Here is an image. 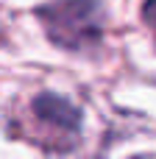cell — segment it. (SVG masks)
I'll return each instance as SVG.
<instances>
[{"instance_id": "3", "label": "cell", "mask_w": 156, "mask_h": 159, "mask_svg": "<svg viewBox=\"0 0 156 159\" xmlns=\"http://www.w3.org/2000/svg\"><path fill=\"white\" fill-rule=\"evenodd\" d=\"M142 17H145L148 28L154 31V36H156V0H145V6H142Z\"/></svg>"}, {"instance_id": "2", "label": "cell", "mask_w": 156, "mask_h": 159, "mask_svg": "<svg viewBox=\"0 0 156 159\" xmlns=\"http://www.w3.org/2000/svg\"><path fill=\"white\" fill-rule=\"evenodd\" d=\"M33 115H36V120L53 126L61 134H75L78 126H81V112L67 98L53 95V92H45V95L33 98Z\"/></svg>"}, {"instance_id": "1", "label": "cell", "mask_w": 156, "mask_h": 159, "mask_svg": "<svg viewBox=\"0 0 156 159\" xmlns=\"http://www.w3.org/2000/svg\"><path fill=\"white\" fill-rule=\"evenodd\" d=\"M42 25L59 48H87L100 36L103 6L100 0H53L42 11Z\"/></svg>"}]
</instances>
